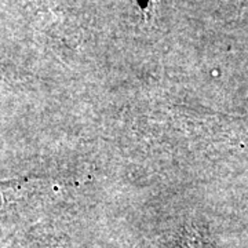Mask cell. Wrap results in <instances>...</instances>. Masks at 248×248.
<instances>
[{
  "label": "cell",
  "mask_w": 248,
  "mask_h": 248,
  "mask_svg": "<svg viewBox=\"0 0 248 248\" xmlns=\"http://www.w3.org/2000/svg\"><path fill=\"white\" fill-rule=\"evenodd\" d=\"M138 4L143 10L145 16L146 17H151V16H153L156 13V10H157L159 0H138Z\"/></svg>",
  "instance_id": "obj_1"
}]
</instances>
